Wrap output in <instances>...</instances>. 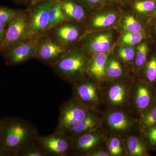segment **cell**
Segmentation results:
<instances>
[{
    "label": "cell",
    "mask_w": 156,
    "mask_h": 156,
    "mask_svg": "<svg viewBox=\"0 0 156 156\" xmlns=\"http://www.w3.org/2000/svg\"><path fill=\"white\" fill-rule=\"evenodd\" d=\"M64 14L60 0H52L49 9L50 29L64 21Z\"/></svg>",
    "instance_id": "cell-18"
},
{
    "label": "cell",
    "mask_w": 156,
    "mask_h": 156,
    "mask_svg": "<svg viewBox=\"0 0 156 156\" xmlns=\"http://www.w3.org/2000/svg\"><path fill=\"white\" fill-rule=\"evenodd\" d=\"M144 34L141 31L138 32H128L123 35L122 42L126 45L133 46L140 43L144 38Z\"/></svg>",
    "instance_id": "cell-28"
},
{
    "label": "cell",
    "mask_w": 156,
    "mask_h": 156,
    "mask_svg": "<svg viewBox=\"0 0 156 156\" xmlns=\"http://www.w3.org/2000/svg\"><path fill=\"white\" fill-rule=\"evenodd\" d=\"M39 44L38 37L20 43L5 56L6 63L9 65H16L37 56Z\"/></svg>",
    "instance_id": "cell-11"
},
{
    "label": "cell",
    "mask_w": 156,
    "mask_h": 156,
    "mask_svg": "<svg viewBox=\"0 0 156 156\" xmlns=\"http://www.w3.org/2000/svg\"><path fill=\"white\" fill-rule=\"evenodd\" d=\"M134 104L136 110L144 112L150 107L152 100V92L149 86L146 83L137 84L134 90Z\"/></svg>",
    "instance_id": "cell-15"
},
{
    "label": "cell",
    "mask_w": 156,
    "mask_h": 156,
    "mask_svg": "<svg viewBox=\"0 0 156 156\" xmlns=\"http://www.w3.org/2000/svg\"><path fill=\"white\" fill-rule=\"evenodd\" d=\"M28 25L27 15L20 13L8 26L0 53L6 56L16 46L24 42L28 37Z\"/></svg>",
    "instance_id": "cell-5"
},
{
    "label": "cell",
    "mask_w": 156,
    "mask_h": 156,
    "mask_svg": "<svg viewBox=\"0 0 156 156\" xmlns=\"http://www.w3.org/2000/svg\"><path fill=\"white\" fill-rule=\"evenodd\" d=\"M108 132L111 135L122 136L128 134L133 129L134 120L123 110L112 109L103 117Z\"/></svg>",
    "instance_id": "cell-8"
},
{
    "label": "cell",
    "mask_w": 156,
    "mask_h": 156,
    "mask_svg": "<svg viewBox=\"0 0 156 156\" xmlns=\"http://www.w3.org/2000/svg\"><path fill=\"white\" fill-rule=\"evenodd\" d=\"M108 56L105 53H97L88 62L87 74L97 83L103 82L106 76Z\"/></svg>",
    "instance_id": "cell-14"
},
{
    "label": "cell",
    "mask_w": 156,
    "mask_h": 156,
    "mask_svg": "<svg viewBox=\"0 0 156 156\" xmlns=\"http://www.w3.org/2000/svg\"><path fill=\"white\" fill-rule=\"evenodd\" d=\"M118 55L120 58L127 62H131L134 57V51L130 48H121L119 49Z\"/></svg>",
    "instance_id": "cell-32"
},
{
    "label": "cell",
    "mask_w": 156,
    "mask_h": 156,
    "mask_svg": "<svg viewBox=\"0 0 156 156\" xmlns=\"http://www.w3.org/2000/svg\"><path fill=\"white\" fill-rule=\"evenodd\" d=\"M154 13L155 15L156 16V9H155L154 11Z\"/></svg>",
    "instance_id": "cell-39"
},
{
    "label": "cell",
    "mask_w": 156,
    "mask_h": 156,
    "mask_svg": "<svg viewBox=\"0 0 156 156\" xmlns=\"http://www.w3.org/2000/svg\"><path fill=\"white\" fill-rule=\"evenodd\" d=\"M145 76L149 82L153 83L156 80V55L151 56L145 68Z\"/></svg>",
    "instance_id": "cell-30"
},
{
    "label": "cell",
    "mask_w": 156,
    "mask_h": 156,
    "mask_svg": "<svg viewBox=\"0 0 156 156\" xmlns=\"http://www.w3.org/2000/svg\"><path fill=\"white\" fill-rule=\"evenodd\" d=\"M138 125L146 130L156 125V105L151 107L141 114L138 120Z\"/></svg>",
    "instance_id": "cell-22"
},
{
    "label": "cell",
    "mask_w": 156,
    "mask_h": 156,
    "mask_svg": "<svg viewBox=\"0 0 156 156\" xmlns=\"http://www.w3.org/2000/svg\"><path fill=\"white\" fill-rule=\"evenodd\" d=\"M124 27L128 32H138L142 30V26L140 23L131 15L125 18Z\"/></svg>",
    "instance_id": "cell-31"
},
{
    "label": "cell",
    "mask_w": 156,
    "mask_h": 156,
    "mask_svg": "<svg viewBox=\"0 0 156 156\" xmlns=\"http://www.w3.org/2000/svg\"><path fill=\"white\" fill-rule=\"evenodd\" d=\"M146 139L153 146H156V125L146 130Z\"/></svg>",
    "instance_id": "cell-33"
},
{
    "label": "cell",
    "mask_w": 156,
    "mask_h": 156,
    "mask_svg": "<svg viewBox=\"0 0 156 156\" xmlns=\"http://www.w3.org/2000/svg\"><path fill=\"white\" fill-rule=\"evenodd\" d=\"M103 117L97 109H89L86 117L65 133L72 139L96 130L102 123Z\"/></svg>",
    "instance_id": "cell-12"
},
{
    "label": "cell",
    "mask_w": 156,
    "mask_h": 156,
    "mask_svg": "<svg viewBox=\"0 0 156 156\" xmlns=\"http://www.w3.org/2000/svg\"><path fill=\"white\" fill-rule=\"evenodd\" d=\"M72 140L67 134L54 131L47 136L38 135L36 141L49 156L72 154Z\"/></svg>",
    "instance_id": "cell-6"
},
{
    "label": "cell",
    "mask_w": 156,
    "mask_h": 156,
    "mask_svg": "<svg viewBox=\"0 0 156 156\" xmlns=\"http://www.w3.org/2000/svg\"><path fill=\"white\" fill-rule=\"evenodd\" d=\"M121 136L111 135L105 140L107 150L110 156H122L126 153L125 145L122 141Z\"/></svg>",
    "instance_id": "cell-20"
},
{
    "label": "cell",
    "mask_w": 156,
    "mask_h": 156,
    "mask_svg": "<svg viewBox=\"0 0 156 156\" xmlns=\"http://www.w3.org/2000/svg\"><path fill=\"white\" fill-rule=\"evenodd\" d=\"M131 1H132V2H133V1H138V0H131Z\"/></svg>",
    "instance_id": "cell-41"
},
{
    "label": "cell",
    "mask_w": 156,
    "mask_h": 156,
    "mask_svg": "<svg viewBox=\"0 0 156 156\" xmlns=\"http://www.w3.org/2000/svg\"><path fill=\"white\" fill-rule=\"evenodd\" d=\"M102 2L115 3L119 2L120 0H101Z\"/></svg>",
    "instance_id": "cell-38"
},
{
    "label": "cell",
    "mask_w": 156,
    "mask_h": 156,
    "mask_svg": "<svg viewBox=\"0 0 156 156\" xmlns=\"http://www.w3.org/2000/svg\"><path fill=\"white\" fill-rule=\"evenodd\" d=\"M89 110L80 101L72 96L59 108L58 124L54 131L65 134L86 117Z\"/></svg>",
    "instance_id": "cell-3"
},
{
    "label": "cell",
    "mask_w": 156,
    "mask_h": 156,
    "mask_svg": "<svg viewBox=\"0 0 156 156\" xmlns=\"http://www.w3.org/2000/svg\"><path fill=\"white\" fill-rule=\"evenodd\" d=\"M104 131L98 130L90 131L86 134L72 139V154L76 156H87L96 148L100 146L107 139Z\"/></svg>",
    "instance_id": "cell-10"
},
{
    "label": "cell",
    "mask_w": 156,
    "mask_h": 156,
    "mask_svg": "<svg viewBox=\"0 0 156 156\" xmlns=\"http://www.w3.org/2000/svg\"><path fill=\"white\" fill-rule=\"evenodd\" d=\"M17 10L3 6H0V24L9 26L20 14Z\"/></svg>",
    "instance_id": "cell-25"
},
{
    "label": "cell",
    "mask_w": 156,
    "mask_h": 156,
    "mask_svg": "<svg viewBox=\"0 0 156 156\" xmlns=\"http://www.w3.org/2000/svg\"><path fill=\"white\" fill-rule=\"evenodd\" d=\"M6 30H7V28H6V26L0 24V48L2 47L3 41H4Z\"/></svg>",
    "instance_id": "cell-36"
},
{
    "label": "cell",
    "mask_w": 156,
    "mask_h": 156,
    "mask_svg": "<svg viewBox=\"0 0 156 156\" xmlns=\"http://www.w3.org/2000/svg\"><path fill=\"white\" fill-rule=\"evenodd\" d=\"M111 45V37L108 34H101L96 36L89 43V47L92 52L105 53Z\"/></svg>",
    "instance_id": "cell-19"
},
{
    "label": "cell",
    "mask_w": 156,
    "mask_h": 156,
    "mask_svg": "<svg viewBox=\"0 0 156 156\" xmlns=\"http://www.w3.org/2000/svg\"><path fill=\"white\" fill-rule=\"evenodd\" d=\"M89 6H96L102 2L101 0H80Z\"/></svg>",
    "instance_id": "cell-37"
},
{
    "label": "cell",
    "mask_w": 156,
    "mask_h": 156,
    "mask_svg": "<svg viewBox=\"0 0 156 156\" xmlns=\"http://www.w3.org/2000/svg\"><path fill=\"white\" fill-rule=\"evenodd\" d=\"M117 17L113 12H108L96 16L92 21V25L96 27H105L113 24Z\"/></svg>",
    "instance_id": "cell-24"
},
{
    "label": "cell",
    "mask_w": 156,
    "mask_h": 156,
    "mask_svg": "<svg viewBox=\"0 0 156 156\" xmlns=\"http://www.w3.org/2000/svg\"><path fill=\"white\" fill-rule=\"evenodd\" d=\"M87 156H110L107 149L98 147L89 153Z\"/></svg>",
    "instance_id": "cell-34"
},
{
    "label": "cell",
    "mask_w": 156,
    "mask_h": 156,
    "mask_svg": "<svg viewBox=\"0 0 156 156\" xmlns=\"http://www.w3.org/2000/svg\"><path fill=\"white\" fill-rule=\"evenodd\" d=\"M65 14L76 20L83 19L85 12L83 8L77 0H60Z\"/></svg>",
    "instance_id": "cell-17"
},
{
    "label": "cell",
    "mask_w": 156,
    "mask_h": 156,
    "mask_svg": "<svg viewBox=\"0 0 156 156\" xmlns=\"http://www.w3.org/2000/svg\"><path fill=\"white\" fill-rule=\"evenodd\" d=\"M38 135L35 126L27 120L15 117L0 119L1 156H19Z\"/></svg>",
    "instance_id": "cell-1"
},
{
    "label": "cell",
    "mask_w": 156,
    "mask_h": 156,
    "mask_svg": "<svg viewBox=\"0 0 156 156\" xmlns=\"http://www.w3.org/2000/svg\"><path fill=\"white\" fill-rule=\"evenodd\" d=\"M133 2V8L140 14L154 12L156 9V0H138Z\"/></svg>",
    "instance_id": "cell-26"
},
{
    "label": "cell",
    "mask_w": 156,
    "mask_h": 156,
    "mask_svg": "<svg viewBox=\"0 0 156 156\" xmlns=\"http://www.w3.org/2000/svg\"><path fill=\"white\" fill-rule=\"evenodd\" d=\"M155 30L156 32V23H155Z\"/></svg>",
    "instance_id": "cell-40"
},
{
    "label": "cell",
    "mask_w": 156,
    "mask_h": 156,
    "mask_svg": "<svg viewBox=\"0 0 156 156\" xmlns=\"http://www.w3.org/2000/svg\"><path fill=\"white\" fill-rule=\"evenodd\" d=\"M65 52L61 46L48 38L39 43L37 56L41 61L52 66L64 55Z\"/></svg>",
    "instance_id": "cell-13"
},
{
    "label": "cell",
    "mask_w": 156,
    "mask_h": 156,
    "mask_svg": "<svg viewBox=\"0 0 156 156\" xmlns=\"http://www.w3.org/2000/svg\"><path fill=\"white\" fill-rule=\"evenodd\" d=\"M56 33L58 39L65 43L75 41L79 36L78 30L74 27L69 25H64L58 27Z\"/></svg>",
    "instance_id": "cell-21"
},
{
    "label": "cell",
    "mask_w": 156,
    "mask_h": 156,
    "mask_svg": "<svg viewBox=\"0 0 156 156\" xmlns=\"http://www.w3.org/2000/svg\"><path fill=\"white\" fill-rule=\"evenodd\" d=\"M12 1L17 4L31 6L35 3L41 0H12Z\"/></svg>",
    "instance_id": "cell-35"
},
{
    "label": "cell",
    "mask_w": 156,
    "mask_h": 156,
    "mask_svg": "<svg viewBox=\"0 0 156 156\" xmlns=\"http://www.w3.org/2000/svg\"><path fill=\"white\" fill-rule=\"evenodd\" d=\"M52 0H41L31 5V15L29 19L28 37H38L50 29L49 9Z\"/></svg>",
    "instance_id": "cell-7"
},
{
    "label": "cell",
    "mask_w": 156,
    "mask_h": 156,
    "mask_svg": "<svg viewBox=\"0 0 156 156\" xmlns=\"http://www.w3.org/2000/svg\"><path fill=\"white\" fill-rule=\"evenodd\" d=\"M73 97L76 98L89 109H97L103 99L102 88L94 80L82 79L71 83Z\"/></svg>",
    "instance_id": "cell-4"
},
{
    "label": "cell",
    "mask_w": 156,
    "mask_h": 156,
    "mask_svg": "<svg viewBox=\"0 0 156 156\" xmlns=\"http://www.w3.org/2000/svg\"><path fill=\"white\" fill-rule=\"evenodd\" d=\"M148 51V46L145 42L141 43L137 47L135 64L136 67H140L145 63Z\"/></svg>",
    "instance_id": "cell-27"
},
{
    "label": "cell",
    "mask_w": 156,
    "mask_h": 156,
    "mask_svg": "<svg viewBox=\"0 0 156 156\" xmlns=\"http://www.w3.org/2000/svg\"><path fill=\"white\" fill-rule=\"evenodd\" d=\"M19 156H49L48 154L34 141L23 151Z\"/></svg>",
    "instance_id": "cell-29"
},
{
    "label": "cell",
    "mask_w": 156,
    "mask_h": 156,
    "mask_svg": "<svg viewBox=\"0 0 156 156\" xmlns=\"http://www.w3.org/2000/svg\"><path fill=\"white\" fill-rule=\"evenodd\" d=\"M123 69L121 63L114 58L107 60L106 66V76L112 80L119 79L122 76Z\"/></svg>",
    "instance_id": "cell-23"
},
{
    "label": "cell",
    "mask_w": 156,
    "mask_h": 156,
    "mask_svg": "<svg viewBox=\"0 0 156 156\" xmlns=\"http://www.w3.org/2000/svg\"><path fill=\"white\" fill-rule=\"evenodd\" d=\"M88 62L83 53L75 51L64 54L52 67L58 76L72 83L85 78Z\"/></svg>",
    "instance_id": "cell-2"
},
{
    "label": "cell",
    "mask_w": 156,
    "mask_h": 156,
    "mask_svg": "<svg viewBox=\"0 0 156 156\" xmlns=\"http://www.w3.org/2000/svg\"><path fill=\"white\" fill-rule=\"evenodd\" d=\"M126 153L131 156H147V147L142 140L134 135L127 137L126 142Z\"/></svg>",
    "instance_id": "cell-16"
},
{
    "label": "cell",
    "mask_w": 156,
    "mask_h": 156,
    "mask_svg": "<svg viewBox=\"0 0 156 156\" xmlns=\"http://www.w3.org/2000/svg\"><path fill=\"white\" fill-rule=\"evenodd\" d=\"M131 88L122 82H115L102 88L103 99L112 109L123 110L128 105Z\"/></svg>",
    "instance_id": "cell-9"
}]
</instances>
